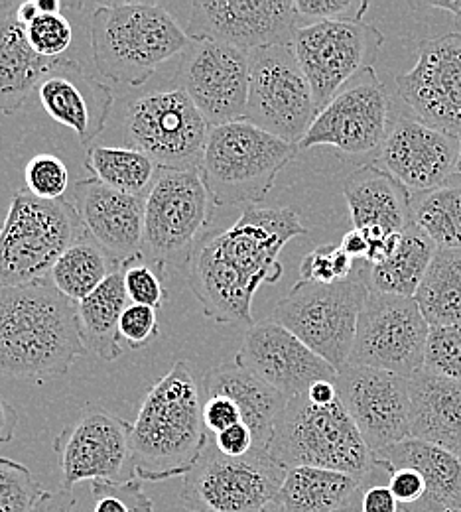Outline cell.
I'll list each match as a JSON object with an SVG mask.
<instances>
[{
	"mask_svg": "<svg viewBox=\"0 0 461 512\" xmlns=\"http://www.w3.org/2000/svg\"><path fill=\"white\" fill-rule=\"evenodd\" d=\"M24 30L30 48L46 60H60L73 42V28L64 14H38Z\"/></svg>",
	"mask_w": 461,
	"mask_h": 512,
	"instance_id": "ab89813d",
	"label": "cell"
},
{
	"mask_svg": "<svg viewBox=\"0 0 461 512\" xmlns=\"http://www.w3.org/2000/svg\"><path fill=\"white\" fill-rule=\"evenodd\" d=\"M213 444L223 455L243 457L255 449V438H253L251 430L241 422V424H235V426L219 432L217 436H213Z\"/></svg>",
	"mask_w": 461,
	"mask_h": 512,
	"instance_id": "681fc988",
	"label": "cell"
},
{
	"mask_svg": "<svg viewBox=\"0 0 461 512\" xmlns=\"http://www.w3.org/2000/svg\"><path fill=\"white\" fill-rule=\"evenodd\" d=\"M85 168L103 186L140 199H146L160 174V166L132 146H91Z\"/></svg>",
	"mask_w": 461,
	"mask_h": 512,
	"instance_id": "836d02e7",
	"label": "cell"
},
{
	"mask_svg": "<svg viewBox=\"0 0 461 512\" xmlns=\"http://www.w3.org/2000/svg\"><path fill=\"white\" fill-rule=\"evenodd\" d=\"M38 14H40L38 2L36 0H26V2H20L18 12H16V20L26 28Z\"/></svg>",
	"mask_w": 461,
	"mask_h": 512,
	"instance_id": "11a10c76",
	"label": "cell"
},
{
	"mask_svg": "<svg viewBox=\"0 0 461 512\" xmlns=\"http://www.w3.org/2000/svg\"><path fill=\"white\" fill-rule=\"evenodd\" d=\"M306 396L316 406H330L331 402L337 400V388L331 381H320L308 388Z\"/></svg>",
	"mask_w": 461,
	"mask_h": 512,
	"instance_id": "db71d44e",
	"label": "cell"
},
{
	"mask_svg": "<svg viewBox=\"0 0 461 512\" xmlns=\"http://www.w3.org/2000/svg\"><path fill=\"white\" fill-rule=\"evenodd\" d=\"M266 453L284 469L318 467L363 479L373 469V451L337 398L316 406L306 392L288 400Z\"/></svg>",
	"mask_w": 461,
	"mask_h": 512,
	"instance_id": "5b68a950",
	"label": "cell"
},
{
	"mask_svg": "<svg viewBox=\"0 0 461 512\" xmlns=\"http://www.w3.org/2000/svg\"><path fill=\"white\" fill-rule=\"evenodd\" d=\"M363 479L318 467L286 469L270 512H335L349 505Z\"/></svg>",
	"mask_w": 461,
	"mask_h": 512,
	"instance_id": "f1b7e54d",
	"label": "cell"
},
{
	"mask_svg": "<svg viewBox=\"0 0 461 512\" xmlns=\"http://www.w3.org/2000/svg\"><path fill=\"white\" fill-rule=\"evenodd\" d=\"M237 363L253 371L288 400L320 381L335 383L337 371L292 331L266 320L249 327Z\"/></svg>",
	"mask_w": 461,
	"mask_h": 512,
	"instance_id": "7402d4cb",
	"label": "cell"
},
{
	"mask_svg": "<svg viewBox=\"0 0 461 512\" xmlns=\"http://www.w3.org/2000/svg\"><path fill=\"white\" fill-rule=\"evenodd\" d=\"M203 422L209 434L217 436L219 432L241 424L243 416L237 404L227 396H205L203 400Z\"/></svg>",
	"mask_w": 461,
	"mask_h": 512,
	"instance_id": "c3c4849f",
	"label": "cell"
},
{
	"mask_svg": "<svg viewBox=\"0 0 461 512\" xmlns=\"http://www.w3.org/2000/svg\"><path fill=\"white\" fill-rule=\"evenodd\" d=\"M460 148L458 136L414 117H400L389 130L377 162L408 192H432L460 172Z\"/></svg>",
	"mask_w": 461,
	"mask_h": 512,
	"instance_id": "44dd1931",
	"label": "cell"
},
{
	"mask_svg": "<svg viewBox=\"0 0 461 512\" xmlns=\"http://www.w3.org/2000/svg\"><path fill=\"white\" fill-rule=\"evenodd\" d=\"M18 426V412L14 406L0 394V446H6L14 440Z\"/></svg>",
	"mask_w": 461,
	"mask_h": 512,
	"instance_id": "816d5d0a",
	"label": "cell"
},
{
	"mask_svg": "<svg viewBox=\"0 0 461 512\" xmlns=\"http://www.w3.org/2000/svg\"><path fill=\"white\" fill-rule=\"evenodd\" d=\"M460 170H461V148H460Z\"/></svg>",
	"mask_w": 461,
	"mask_h": 512,
	"instance_id": "6125c7cd",
	"label": "cell"
},
{
	"mask_svg": "<svg viewBox=\"0 0 461 512\" xmlns=\"http://www.w3.org/2000/svg\"><path fill=\"white\" fill-rule=\"evenodd\" d=\"M205 396H227L241 410L243 424L255 438V449L266 451L274 426L288 404V398L264 383L253 371L237 361L215 367L203 379Z\"/></svg>",
	"mask_w": 461,
	"mask_h": 512,
	"instance_id": "484cf974",
	"label": "cell"
},
{
	"mask_svg": "<svg viewBox=\"0 0 461 512\" xmlns=\"http://www.w3.org/2000/svg\"><path fill=\"white\" fill-rule=\"evenodd\" d=\"M209 130L198 107L180 87L148 91L131 101L125 113V132L132 148L166 170L199 168Z\"/></svg>",
	"mask_w": 461,
	"mask_h": 512,
	"instance_id": "8fae6325",
	"label": "cell"
},
{
	"mask_svg": "<svg viewBox=\"0 0 461 512\" xmlns=\"http://www.w3.org/2000/svg\"><path fill=\"white\" fill-rule=\"evenodd\" d=\"M432 8H438V10H444V12H450L454 16V22L458 26L461 34V0H446V2H430Z\"/></svg>",
	"mask_w": 461,
	"mask_h": 512,
	"instance_id": "9f6ffc18",
	"label": "cell"
},
{
	"mask_svg": "<svg viewBox=\"0 0 461 512\" xmlns=\"http://www.w3.org/2000/svg\"><path fill=\"white\" fill-rule=\"evenodd\" d=\"M410 438L461 459V383L420 371L410 379Z\"/></svg>",
	"mask_w": 461,
	"mask_h": 512,
	"instance_id": "4316f807",
	"label": "cell"
},
{
	"mask_svg": "<svg viewBox=\"0 0 461 512\" xmlns=\"http://www.w3.org/2000/svg\"><path fill=\"white\" fill-rule=\"evenodd\" d=\"M40 14H62V2L60 0H36Z\"/></svg>",
	"mask_w": 461,
	"mask_h": 512,
	"instance_id": "680465c9",
	"label": "cell"
},
{
	"mask_svg": "<svg viewBox=\"0 0 461 512\" xmlns=\"http://www.w3.org/2000/svg\"><path fill=\"white\" fill-rule=\"evenodd\" d=\"M434 255L436 245L412 225L400 235L393 255L379 264H369V288L381 294L414 298Z\"/></svg>",
	"mask_w": 461,
	"mask_h": 512,
	"instance_id": "1f68e13d",
	"label": "cell"
},
{
	"mask_svg": "<svg viewBox=\"0 0 461 512\" xmlns=\"http://www.w3.org/2000/svg\"><path fill=\"white\" fill-rule=\"evenodd\" d=\"M355 260L339 245H322L300 264V280L314 284H333L353 274Z\"/></svg>",
	"mask_w": 461,
	"mask_h": 512,
	"instance_id": "7bdbcfd3",
	"label": "cell"
},
{
	"mask_svg": "<svg viewBox=\"0 0 461 512\" xmlns=\"http://www.w3.org/2000/svg\"><path fill=\"white\" fill-rule=\"evenodd\" d=\"M359 495V493H357ZM357 495H355V499L349 503V505H345L343 509H339V511L335 512H361L359 511V501H357Z\"/></svg>",
	"mask_w": 461,
	"mask_h": 512,
	"instance_id": "91938a15",
	"label": "cell"
},
{
	"mask_svg": "<svg viewBox=\"0 0 461 512\" xmlns=\"http://www.w3.org/2000/svg\"><path fill=\"white\" fill-rule=\"evenodd\" d=\"M294 0H215L194 2L188 20L190 40H207L257 52L292 46L298 30Z\"/></svg>",
	"mask_w": 461,
	"mask_h": 512,
	"instance_id": "e0dca14e",
	"label": "cell"
},
{
	"mask_svg": "<svg viewBox=\"0 0 461 512\" xmlns=\"http://www.w3.org/2000/svg\"><path fill=\"white\" fill-rule=\"evenodd\" d=\"M75 495L73 491H58V493H48L38 501V505L30 512H75Z\"/></svg>",
	"mask_w": 461,
	"mask_h": 512,
	"instance_id": "f907efd6",
	"label": "cell"
},
{
	"mask_svg": "<svg viewBox=\"0 0 461 512\" xmlns=\"http://www.w3.org/2000/svg\"><path fill=\"white\" fill-rule=\"evenodd\" d=\"M67 201L87 239L123 264L142 258L144 199L115 192L89 178L73 184Z\"/></svg>",
	"mask_w": 461,
	"mask_h": 512,
	"instance_id": "603a6c76",
	"label": "cell"
},
{
	"mask_svg": "<svg viewBox=\"0 0 461 512\" xmlns=\"http://www.w3.org/2000/svg\"><path fill=\"white\" fill-rule=\"evenodd\" d=\"M298 152V146L239 121L209 130L199 174L213 205L249 207L263 201Z\"/></svg>",
	"mask_w": 461,
	"mask_h": 512,
	"instance_id": "8992f818",
	"label": "cell"
},
{
	"mask_svg": "<svg viewBox=\"0 0 461 512\" xmlns=\"http://www.w3.org/2000/svg\"><path fill=\"white\" fill-rule=\"evenodd\" d=\"M444 512H461V509H450V511H444Z\"/></svg>",
	"mask_w": 461,
	"mask_h": 512,
	"instance_id": "94428289",
	"label": "cell"
},
{
	"mask_svg": "<svg viewBox=\"0 0 461 512\" xmlns=\"http://www.w3.org/2000/svg\"><path fill=\"white\" fill-rule=\"evenodd\" d=\"M339 247L353 260H365L369 253V241H367L365 233L359 229H351L349 233H345Z\"/></svg>",
	"mask_w": 461,
	"mask_h": 512,
	"instance_id": "f5cc1de1",
	"label": "cell"
},
{
	"mask_svg": "<svg viewBox=\"0 0 461 512\" xmlns=\"http://www.w3.org/2000/svg\"><path fill=\"white\" fill-rule=\"evenodd\" d=\"M85 351L77 304L54 284L0 286L2 377H60Z\"/></svg>",
	"mask_w": 461,
	"mask_h": 512,
	"instance_id": "7a4b0ae2",
	"label": "cell"
},
{
	"mask_svg": "<svg viewBox=\"0 0 461 512\" xmlns=\"http://www.w3.org/2000/svg\"><path fill=\"white\" fill-rule=\"evenodd\" d=\"M127 302L129 296L121 268L91 296L77 304V318L85 349L93 351L103 361H115L123 355L121 318L129 308Z\"/></svg>",
	"mask_w": 461,
	"mask_h": 512,
	"instance_id": "4dcf8cb0",
	"label": "cell"
},
{
	"mask_svg": "<svg viewBox=\"0 0 461 512\" xmlns=\"http://www.w3.org/2000/svg\"><path fill=\"white\" fill-rule=\"evenodd\" d=\"M286 469L266 451L243 457L223 455L209 440L198 463L184 477L182 501L188 511L270 512Z\"/></svg>",
	"mask_w": 461,
	"mask_h": 512,
	"instance_id": "30bf717a",
	"label": "cell"
},
{
	"mask_svg": "<svg viewBox=\"0 0 461 512\" xmlns=\"http://www.w3.org/2000/svg\"><path fill=\"white\" fill-rule=\"evenodd\" d=\"M414 300L430 327L461 325V249H436Z\"/></svg>",
	"mask_w": 461,
	"mask_h": 512,
	"instance_id": "d6a6232c",
	"label": "cell"
},
{
	"mask_svg": "<svg viewBox=\"0 0 461 512\" xmlns=\"http://www.w3.org/2000/svg\"><path fill=\"white\" fill-rule=\"evenodd\" d=\"M460 172H461V170H460Z\"/></svg>",
	"mask_w": 461,
	"mask_h": 512,
	"instance_id": "e7e4bbea",
	"label": "cell"
},
{
	"mask_svg": "<svg viewBox=\"0 0 461 512\" xmlns=\"http://www.w3.org/2000/svg\"><path fill=\"white\" fill-rule=\"evenodd\" d=\"M26 190L46 201L64 199L69 188V172L66 164L54 154L34 156L24 170Z\"/></svg>",
	"mask_w": 461,
	"mask_h": 512,
	"instance_id": "60d3db41",
	"label": "cell"
},
{
	"mask_svg": "<svg viewBox=\"0 0 461 512\" xmlns=\"http://www.w3.org/2000/svg\"><path fill=\"white\" fill-rule=\"evenodd\" d=\"M385 36L367 22H314L300 26L292 38L318 107V113L367 67H373Z\"/></svg>",
	"mask_w": 461,
	"mask_h": 512,
	"instance_id": "9a60e30c",
	"label": "cell"
},
{
	"mask_svg": "<svg viewBox=\"0 0 461 512\" xmlns=\"http://www.w3.org/2000/svg\"><path fill=\"white\" fill-rule=\"evenodd\" d=\"M54 451L62 491H73L83 481H121L131 461V424L101 406H87L58 434Z\"/></svg>",
	"mask_w": 461,
	"mask_h": 512,
	"instance_id": "d6986e66",
	"label": "cell"
},
{
	"mask_svg": "<svg viewBox=\"0 0 461 512\" xmlns=\"http://www.w3.org/2000/svg\"><path fill=\"white\" fill-rule=\"evenodd\" d=\"M318 117L312 87L292 46L251 52L245 121L298 146Z\"/></svg>",
	"mask_w": 461,
	"mask_h": 512,
	"instance_id": "7c38bea8",
	"label": "cell"
},
{
	"mask_svg": "<svg viewBox=\"0 0 461 512\" xmlns=\"http://www.w3.org/2000/svg\"><path fill=\"white\" fill-rule=\"evenodd\" d=\"M160 333V323L156 310L131 304L121 318V337L131 349H140L148 345Z\"/></svg>",
	"mask_w": 461,
	"mask_h": 512,
	"instance_id": "bcb514c9",
	"label": "cell"
},
{
	"mask_svg": "<svg viewBox=\"0 0 461 512\" xmlns=\"http://www.w3.org/2000/svg\"><path fill=\"white\" fill-rule=\"evenodd\" d=\"M186 512H201V511H186Z\"/></svg>",
	"mask_w": 461,
	"mask_h": 512,
	"instance_id": "be15d7a7",
	"label": "cell"
},
{
	"mask_svg": "<svg viewBox=\"0 0 461 512\" xmlns=\"http://www.w3.org/2000/svg\"><path fill=\"white\" fill-rule=\"evenodd\" d=\"M91 56L97 71L117 83L138 87L176 56H184L192 40L178 20L160 4H99L89 20Z\"/></svg>",
	"mask_w": 461,
	"mask_h": 512,
	"instance_id": "277c9868",
	"label": "cell"
},
{
	"mask_svg": "<svg viewBox=\"0 0 461 512\" xmlns=\"http://www.w3.org/2000/svg\"><path fill=\"white\" fill-rule=\"evenodd\" d=\"M81 237V223L66 199L14 193L0 225V286L40 282Z\"/></svg>",
	"mask_w": 461,
	"mask_h": 512,
	"instance_id": "ba28073f",
	"label": "cell"
},
{
	"mask_svg": "<svg viewBox=\"0 0 461 512\" xmlns=\"http://www.w3.org/2000/svg\"><path fill=\"white\" fill-rule=\"evenodd\" d=\"M207 444L201 388L178 361L148 390L131 424L132 471L142 481L186 477Z\"/></svg>",
	"mask_w": 461,
	"mask_h": 512,
	"instance_id": "3957f363",
	"label": "cell"
},
{
	"mask_svg": "<svg viewBox=\"0 0 461 512\" xmlns=\"http://www.w3.org/2000/svg\"><path fill=\"white\" fill-rule=\"evenodd\" d=\"M44 111L71 128L81 144L93 142L109 121L115 93L75 60H56L38 87Z\"/></svg>",
	"mask_w": 461,
	"mask_h": 512,
	"instance_id": "cb8c5ba5",
	"label": "cell"
},
{
	"mask_svg": "<svg viewBox=\"0 0 461 512\" xmlns=\"http://www.w3.org/2000/svg\"><path fill=\"white\" fill-rule=\"evenodd\" d=\"M424 371L461 383V325L430 327Z\"/></svg>",
	"mask_w": 461,
	"mask_h": 512,
	"instance_id": "74e56055",
	"label": "cell"
},
{
	"mask_svg": "<svg viewBox=\"0 0 461 512\" xmlns=\"http://www.w3.org/2000/svg\"><path fill=\"white\" fill-rule=\"evenodd\" d=\"M396 89L414 119L461 138L460 32L426 40L416 65L396 75Z\"/></svg>",
	"mask_w": 461,
	"mask_h": 512,
	"instance_id": "ffe728a7",
	"label": "cell"
},
{
	"mask_svg": "<svg viewBox=\"0 0 461 512\" xmlns=\"http://www.w3.org/2000/svg\"><path fill=\"white\" fill-rule=\"evenodd\" d=\"M430 325L414 298L369 292L357 323L349 365L412 379L424 371Z\"/></svg>",
	"mask_w": 461,
	"mask_h": 512,
	"instance_id": "4fadbf2b",
	"label": "cell"
},
{
	"mask_svg": "<svg viewBox=\"0 0 461 512\" xmlns=\"http://www.w3.org/2000/svg\"><path fill=\"white\" fill-rule=\"evenodd\" d=\"M412 215L436 249H461V172L432 192L412 193Z\"/></svg>",
	"mask_w": 461,
	"mask_h": 512,
	"instance_id": "d590c367",
	"label": "cell"
},
{
	"mask_svg": "<svg viewBox=\"0 0 461 512\" xmlns=\"http://www.w3.org/2000/svg\"><path fill=\"white\" fill-rule=\"evenodd\" d=\"M44 495L26 465L0 457V512H30Z\"/></svg>",
	"mask_w": 461,
	"mask_h": 512,
	"instance_id": "8d00e7d4",
	"label": "cell"
},
{
	"mask_svg": "<svg viewBox=\"0 0 461 512\" xmlns=\"http://www.w3.org/2000/svg\"><path fill=\"white\" fill-rule=\"evenodd\" d=\"M296 12L316 22H363L367 0H294Z\"/></svg>",
	"mask_w": 461,
	"mask_h": 512,
	"instance_id": "ee69618b",
	"label": "cell"
},
{
	"mask_svg": "<svg viewBox=\"0 0 461 512\" xmlns=\"http://www.w3.org/2000/svg\"><path fill=\"white\" fill-rule=\"evenodd\" d=\"M304 235L308 229L294 209L249 205L229 229L205 237L186 268L205 318L253 325L257 290L278 284L284 247Z\"/></svg>",
	"mask_w": 461,
	"mask_h": 512,
	"instance_id": "6da1fadb",
	"label": "cell"
},
{
	"mask_svg": "<svg viewBox=\"0 0 461 512\" xmlns=\"http://www.w3.org/2000/svg\"><path fill=\"white\" fill-rule=\"evenodd\" d=\"M18 2H12V0H0V24L14 18L16 12H18Z\"/></svg>",
	"mask_w": 461,
	"mask_h": 512,
	"instance_id": "6f0895ef",
	"label": "cell"
},
{
	"mask_svg": "<svg viewBox=\"0 0 461 512\" xmlns=\"http://www.w3.org/2000/svg\"><path fill=\"white\" fill-rule=\"evenodd\" d=\"M211 195L199 168L166 170L144 199L142 258L162 272L182 270L205 239L211 221Z\"/></svg>",
	"mask_w": 461,
	"mask_h": 512,
	"instance_id": "9c48e42d",
	"label": "cell"
},
{
	"mask_svg": "<svg viewBox=\"0 0 461 512\" xmlns=\"http://www.w3.org/2000/svg\"><path fill=\"white\" fill-rule=\"evenodd\" d=\"M125 264L103 251L97 243L85 235L67 249L60 260L54 264L50 276L52 284L69 298L79 304L91 296L109 276L119 272Z\"/></svg>",
	"mask_w": 461,
	"mask_h": 512,
	"instance_id": "e575fe53",
	"label": "cell"
},
{
	"mask_svg": "<svg viewBox=\"0 0 461 512\" xmlns=\"http://www.w3.org/2000/svg\"><path fill=\"white\" fill-rule=\"evenodd\" d=\"M391 123V97L373 67L353 77L318 113L298 150L331 146L349 158L379 154Z\"/></svg>",
	"mask_w": 461,
	"mask_h": 512,
	"instance_id": "5bb4252c",
	"label": "cell"
},
{
	"mask_svg": "<svg viewBox=\"0 0 461 512\" xmlns=\"http://www.w3.org/2000/svg\"><path fill=\"white\" fill-rule=\"evenodd\" d=\"M93 511L91 512H152V501L142 489V479L131 477L121 481H93L91 487Z\"/></svg>",
	"mask_w": 461,
	"mask_h": 512,
	"instance_id": "f35d334b",
	"label": "cell"
},
{
	"mask_svg": "<svg viewBox=\"0 0 461 512\" xmlns=\"http://www.w3.org/2000/svg\"><path fill=\"white\" fill-rule=\"evenodd\" d=\"M387 471H389V489L393 491L402 512H416L428 493L424 477L412 467H396Z\"/></svg>",
	"mask_w": 461,
	"mask_h": 512,
	"instance_id": "7dc6e473",
	"label": "cell"
},
{
	"mask_svg": "<svg viewBox=\"0 0 461 512\" xmlns=\"http://www.w3.org/2000/svg\"><path fill=\"white\" fill-rule=\"evenodd\" d=\"M357 501L361 512H402L393 491L389 489V471L377 461L363 477Z\"/></svg>",
	"mask_w": 461,
	"mask_h": 512,
	"instance_id": "f6af8a7d",
	"label": "cell"
},
{
	"mask_svg": "<svg viewBox=\"0 0 461 512\" xmlns=\"http://www.w3.org/2000/svg\"><path fill=\"white\" fill-rule=\"evenodd\" d=\"M369 264L345 280L314 284L298 280L270 320L292 331L339 373L349 365L357 323L369 298Z\"/></svg>",
	"mask_w": 461,
	"mask_h": 512,
	"instance_id": "52a82bcc",
	"label": "cell"
},
{
	"mask_svg": "<svg viewBox=\"0 0 461 512\" xmlns=\"http://www.w3.org/2000/svg\"><path fill=\"white\" fill-rule=\"evenodd\" d=\"M56 60L38 56L28 40L24 26L14 18L0 24V113H18L28 97L38 91L42 79Z\"/></svg>",
	"mask_w": 461,
	"mask_h": 512,
	"instance_id": "f546056e",
	"label": "cell"
},
{
	"mask_svg": "<svg viewBox=\"0 0 461 512\" xmlns=\"http://www.w3.org/2000/svg\"><path fill=\"white\" fill-rule=\"evenodd\" d=\"M123 276H125V290H127L129 302L152 308L156 312L162 308L168 292L164 288L160 268L138 258L123 266Z\"/></svg>",
	"mask_w": 461,
	"mask_h": 512,
	"instance_id": "b9f144b4",
	"label": "cell"
},
{
	"mask_svg": "<svg viewBox=\"0 0 461 512\" xmlns=\"http://www.w3.org/2000/svg\"><path fill=\"white\" fill-rule=\"evenodd\" d=\"M373 459L385 469L412 467L424 477L428 493L416 512L461 509V459L452 451L408 438L373 453Z\"/></svg>",
	"mask_w": 461,
	"mask_h": 512,
	"instance_id": "83f0119b",
	"label": "cell"
},
{
	"mask_svg": "<svg viewBox=\"0 0 461 512\" xmlns=\"http://www.w3.org/2000/svg\"><path fill=\"white\" fill-rule=\"evenodd\" d=\"M337 398L373 453L410 438V379L347 365L335 379Z\"/></svg>",
	"mask_w": 461,
	"mask_h": 512,
	"instance_id": "ac0fdd59",
	"label": "cell"
},
{
	"mask_svg": "<svg viewBox=\"0 0 461 512\" xmlns=\"http://www.w3.org/2000/svg\"><path fill=\"white\" fill-rule=\"evenodd\" d=\"M249 81V52L207 40H192L176 73L178 87L211 128L245 121Z\"/></svg>",
	"mask_w": 461,
	"mask_h": 512,
	"instance_id": "2e32d148",
	"label": "cell"
},
{
	"mask_svg": "<svg viewBox=\"0 0 461 512\" xmlns=\"http://www.w3.org/2000/svg\"><path fill=\"white\" fill-rule=\"evenodd\" d=\"M353 229L404 233L414 225L412 193L377 164H367L343 182Z\"/></svg>",
	"mask_w": 461,
	"mask_h": 512,
	"instance_id": "d4e9b609",
	"label": "cell"
}]
</instances>
